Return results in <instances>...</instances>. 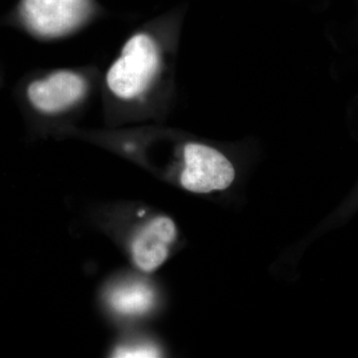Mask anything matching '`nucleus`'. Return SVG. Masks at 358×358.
Wrapping results in <instances>:
<instances>
[{"label":"nucleus","mask_w":358,"mask_h":358,"mask_svg":"<svg viewBox=\"0 0 358 358\" xmlns=\"http://www.w3.org/2000/svg\"><path fill=\"white\" fill-rule=\"evenodd\" d=\"M108 303L119 315H143L154 306L155 293L143 282H127L110 289Z\"/></svg>","instance_id":"nucleus-6"},{"label":"nucleus","mask_w":358,"mask_h":358,"mask_svg":"<svg viewBox=\"0 0 358 358\" xmlns=\"http://www.w3.org/2000/svg\"><path fill=\"white\" fill-rule=\"evenodd\" d=\"M87 87V81L81 75L61 70L28 85L27 98L40 113L58 114L81 101Z\"/></svg>","instance_id":"nucleus-4"},{"label":"nucleus","mask_w":358,"mask_h":358,"mask_svg":"<svg viewBox=\"0 0 358 358\" xmlns=\"http://www.w3.org/2000/svg\"><path fill=\"white\" fill-rule=\"evenodd\" d=\"M159 65V48L155 40L145 33H138L122 47L108 70L106 83L117 98L134 100L147 91Z\"/></svg>","instance_id":"nucleus-1"},{"label":"nucleus","mask_w":358,"mask_h":358,"mask_svg":"<svg viewBox=\"0 0 358 358\" xmlns=\"http://www.w3.org/2000/svg\"><path fill=\"white\" fill-rule=\"evenodd\" d=\"M176 237L178 230L171 218L159 216L152 219L131 241V255L136 267L143 273L157 271L169 258Z\"/></svg>","instance_id":"nucleus-5"},{"label":"nucleus","mask_w":358,"mask_h":358,"mask_svg":"<svg viewBox=\"0 0 358 358\" xmlns=\"http://www.w3.org/2000/svg\"><path fill=\"white\" fill-rule=\"evenodd\" d=\"M89 9L90 0H23L21 16L35 35L56 38L76 28Z\"/></svg>","instance_id":"nucleus-3"},{"label":"nucleus","mask_w":358,"mask_h":358,"mask_svg":"<svg viewBox=\"0 0 358 358\" xmlns=\"http://www.w3.org/2000/svg\"><path fill=\"white\" fill-rule=\"evenodd\" d=\"M115 357H157L159 350L152 345H133L119 346L114 352Z\"/></svg>","instance_id":"nucleus-7"},{"label":"nucleus","mask_w":358,"mask_h":358,"mask_svg":"<svg viewBox=\"0 0 358 358\" xmlns=\"http://www.w3.org/2000/svg\"><path fill=\"white\" fill-rule=\"evenodd\" d=\"M185 169L180 183L188 192L209 193L225 190L235 178L229 159L215 148L200 143H188L183 150Z\"/></svg>","instance_id":"nucleus-2"}]
</instances>
